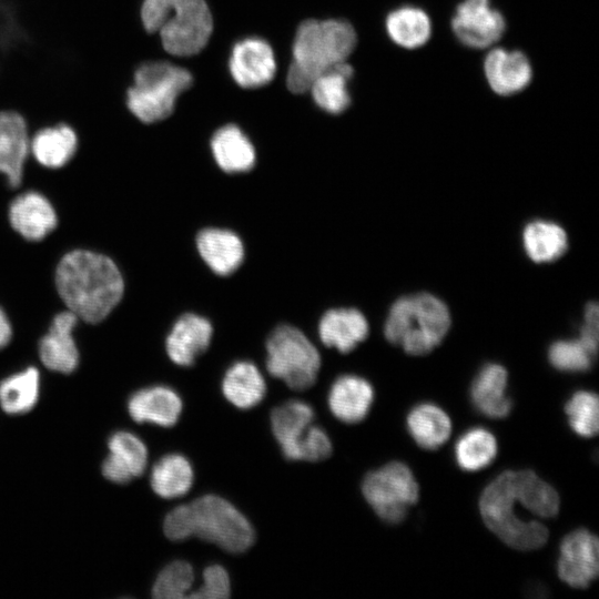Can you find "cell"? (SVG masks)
<instances>
[{"label": "cell", "mask_w": 599, "mask_h": 599, "mask_svg": "<svg viewBox=\"0 0 599 599\" xmlns=\"http://www.w3.org/2000/svg\"><path fill=\"white\" fill-rule=\"evenodd\" d=\"M55 283L69 311L92 324L103 321L124 292V282L114 262L85 250L72 251L61 258Z\"/></svg>", "instance_id": "6da1fadb"}, {"label": "cell", "mask_w": 599, "mask_h": 599, "mask_svg": "<svg viewBox=\"0 0 599 599\" xmlns=\"http://www.w3.org/2000/svg\"><path fill=\"white\" fill-rule=\"evenodd\" d=\"M164 534L174 541L195 536L229 552H243L254 541L248 520L227 500L206 495L171 510Z\"/></svg>", "instance_id": "7a4b0ae2"}, {"label": "cell", "mask_w": 599, "mask_h": 599, "mask_svg": "<svg viewBox=\"0 0 599 599\" xmlns=\"http://www.w3.org/2000/svg\"><path fill=\"white\" fill-rule=\"evenodd\" d=\"M355 44V30L346 21H304L294 40L287 88L294 93L308 91L317 77L345 62Z\"/></svg>", "instance_id": "3957f363"}, {"label": "cell", "mask_w": 599, "mask_h": 599, "mask_svg": "<svg viewBox=\"0 0 599 599\" xmlns=\"http://www.w3.org/2000/svg\"><path fill=\"white\" fill-rule=\"evenodd\" d=\"M141 20L146 31L159 32L166 52L179 57L199 53L213 30L204 0H144Z\"/></svg>", "instance_id": "277c9868"}, {"label": "cell", "mask_w": 599, "mask_h": 599, "mask_svg": "<svg viewBox=\"0 0 599 599\" xmlns=\"http://www.w3.org/2000/svg\"><path fill=\"white\" fill-rule=\"evenodd\" d=\"M450 325L447 306L437 297L419 293L404 296L392 306L386 323V338L410 355L432 352Z\"/></svg>", "instance_id": "5b68a950"}, {"label": "cell", "mask_w": 599, "mask_h": 599, "mask_svg": "<svg viewBox=\"0 0 599 599\" xmlns=\"http://www.w3.org/2000/svg\"><path fill=\"white\" fill-rule=\"evenodd\" d=\"M192 83L191 73L169 62L152 61L140 65L126 93L129 110L142 122L167 118L176 98Z\"/></svg>", "instance_id": "8992f818"}, {"label": "cell", "mask_w": 599, "mask_h": 599, "mask_svg": "<svg viewBox=\"0 0 599 599\" xmlns=\"http://www.w3.org/2000/svg\"><path fill=\"white\" fill-rule=\"evenodd\" d=\"M479 510L486 526L511 548L534 550L548 539V530L542 524L525 521L516 515L510 470L500 474L484 489Z\"/></svg>", "instance_id": "52a82bcc"}, {"label": "cell", "mask_w": 599, "mask_h": 599, "mask_svg": "<svg viewBox=\"0 0 599 599\" xmlns=\"http://www.w3.org/2000/svg\"><path fill=\"white\" fill-rule=\"evenodd\" d=\"M266 352L268 373L290 388L304 390L316 382L321 356L296 327L286 324L276 327L267 339Z\"/></svg>", "instance_id": "ba28073f"}, {"label": "cell", "mask_w": 599, "mask_h": 599, "mask_svg": "<svg viewBox=\"0 0 599 599\" xmlns=\"http://www.w3.org/2000/svg\"><path fill=\"white\" fill-rule=\"evenodd\" d=\"M362 491L378 517L389 524L400 522L419 494L413 473L398 461L369 473L363 480Z\"/></svg>", "instance_id": "9c48e42d"}, {"label": "cell", "mask_w": 599, "mask_h": 599, "mask_svg": "<svg viewBox=\"0 0 599 599\" xmlns=\"http://www.w3.org/2000/svg\"><path fill=\"white\" fill-rule=\"evenodd\" d=\"M506 27L502 14L489 0H465L458 4L451 20L456 38L466 47L484 49L495 43Z\"/></svg>", "instance_id": "30bf717a"}, {"label": "cell", "mask_w": 599, "mask_h": 599, "mask_svg": "<svg viewBox=\"0 0 599 599\" xmlns=\"http://www.w3.org/2000/svg\"><path fill=\"white\" fill-rule=\"evenodd\" d=\"M598 539L587 529L567 535L560 545L559 578L573 588H586L599 571Z\"/></svg>", "instance_id": "8fae6325"}, {"label": "cell", "mask_w": 599, "mask_h": 599, "mask_svg": "<svg viewBox=\"0 0 599 599\" xmlns=\"http://www.w3.org/2000/svg\"><path fill=\"white\" fill-rule=\"evenodd\" d=\"M276 63L271 45L262 39L248 38L237 42L230 58V71L243 88L267 84L275 74Z\"/></svg>", "instance_id": "7c38bea8"}, {"label": "cell", "mask_w": 599, "mask_h": 599, "mask_svg": "<svg viewBox=\"0 0 599 599\" xmlns=\"http://www.w3.org/2000/svg\"><path fill=\"white\" fill-rule=\"evenodd\" d=\"M78 316L71 311L55 315L48 334L41 339L39 354L42 363L51 370L69 374L79 363V353L72 337Z\"/></svg>", "instance_id": "4fadbf2b"}, {"label": "cell", "mask_w": 599, "mask_h": 599, "mask_svg": "<svg viewBox=\"0 0 599 599\" xmlns=\"http://www.w3.org/2000/svg\"><path fill=\"white\" fill-rule=\"evenodd\" d=\"M109 451L102 464V473L108 480L126 484L143 474L148 463V449L132 433H114L109 439Z\"/></svg>", "instance_id": "5bb4252c"}, {"label": "cell", "mask_w": 599, "mask_h": 599, "mask_svg": "<svg viewBox=\"0 0 599 599\" xmlns=\"http://www.w3.org/2000/svg\"><path fill=\"white\" fill-rule=\"evenodd\" d=\"M484 70L489 87L500 95L520 92L532 77L528 58L517 50H491L485 59Z\"/></svg>", "instance_id": "9a60e30c"}, {"label": "cell", "mask_w": 599, "mask_h": 599, "mask_svg": "<svg viewBox=\"0 0 599 599\" xmlns=\"http://www.w3.org/2000/svg\"><path fill=\"white\" fill-rule=\"evenodd\" d=\"M313 419V408L301 400H290L272 410V430L287 459L300 460L301 447Z\"/></svg>", "instance_id": "2e32d148"}, {"label": "cell", "mask_w": 599, "mask_h": 599, "mask_svg": "<svg viewBox=\"0 0 599 599\" xmlns=\"http://www.w3.org/2000/svg\"><path fill=\"white\" fill-rule=\"evenodd\" d=\"M211 323L196 314H184L166 338V352L180 366H191L206 351L212 337Z\"/></svg>", "instance_id": "e0dca14e"}, {"label": "cell", "mask_w": 599, "mask_h": 599, "mask_svg": "<svg viewBox=\"0 0 599 599\" xmlns=\"http://www.w3.org/2000/svg\"><path fill=\"white\" fill-rule=\"evenodd\" d=\"M11 226L29 241H40L57 226V214L51 203L38 192L17 196L9 210Z\"/></svg>", "instance_id": "ac0fdd59"}, {"label": "cell", "mask_w": 599, "mask_h": 599, "mask_svg": "<svg viewBox=\"0 0 599 599\" xmlns=\"http://www.w3.org/2000/svg\"><path fill=\"white\" fill-rule=\"evenodd\" d=\"M29 148L23 118L12 111L0 112V172L6 174L11 187L21 182Z\"/></svg>", "instance_id": "d6986e66"}, {"label": "cell", "mask_w": 599, "mask_h": 599, "mask_svg": "<svg viewBox=\"0 0 599 599\" xmlns=\"http://www.w3.org/2000/svg\"><path fill=\"white\" fill-rule=\"evenodd\" d=\"M131 417L138 423L173 426L182 412L179 395L165 386H153L134 393L128 403Z\"/></svg>", "instance_id": "ffe728a7"}, {"label": "cell", "mask_w": 599, "mask_h": 599, "mask_svg": "<svg viewBox=\"0 0 599 599\" xmlns=\"http://www.w3.org/2000/svg\"><path fill=\"white\" fill-rule=\"evenodd\" d=\"M373 397V388L366 379L354 375H344L332 385L328 394V406L337 419L353 424L366 417Z\"/></svg>", "instance_id": "44dd1931"}, {"label": "cell", "mask_w": 599, "mask_h": 599, "mask_svg": "<svg viewBox=\"0 0 599 599\" xmlns=\"http://www.w3.org/2000/svg\"><path fill=\"white\" fill-rule=\"evenodd\" d=\"M318 334L326 346L347 353L366 338L368 323L355 308L331 309L323 315Z\"/></svg>", "instance_id": "7402d4cb"}, {"label": "cell", "mask_w": 599, "mask_h": 599, "mask_svg": "<svg viewBox=\"0 0 599 599\" xmlns=\"http://www.w3.org/2000/svg\"><path fill=\"white\" fill-rule=\"evenodd\" d=\"M507 372L497 364L485 365L476 375L470 398L475 408L490 418H504L511 410V400L506 395Z\"/></svg>", "instance_id": "603a6c76"}, {"label": "cell", "mask_w": 599, "mask_h": 599, "mask_svg": "<svg viewBox=\"0 0 599 599\" xmlns=\"http://www.w3.org/2000/svg\"><path fill=\"white\" fill-rule=\"evenodd\" d=\"M196 245L209 267L222 276L233 273L244 257L241 238L227 230L205 229L199 233Z\"/></svg>", "instance_id": "cb8c5ba5"}, {"label": "cell", "mask_w": 599, "mask_h": 599, "mask_svg": "<svg viewBox=\"0 0 599 599\" xmlns=\"http://www.w3.org/2000/svg\"><path fill=\"white\" fill-rule=\"evenodd\" d=\"M211 148L216 163L225 172H246L254 166V146L235 125L219 129L212 138Z\"/></svg>", "instance_id": "d4e9b609"}, {"label": "cell", "mask_w": 599, "mask_h": 599, "mask_svg": "<svg viewBox=\"0 0 599 599\" xmlns=\"http://www.w3.org/2000/svg\"><path fill=\"white\" fill-rule=\"evenodd\" d=\"M222 390L226 399L234 406L247 409L263 399L266 385L254 364L237 362L225 373Z\"/></svg>", "instance_id": "484cf974"}, {"label": "cell", "mask_w": 599, "mask_h": 599, "mask_svg": "<svg viewBox=\"0 0 599 599\" xmlns=\"http://www.w3.org/2000/svg\"><path fill=\"white\" fill-rule=\"evenodd\" d=\"M77 146V134L65 124L40 130L30 143L35 160L51 169L67 164L74 155Z\"/></svg>", "instance_id": "4316f807"}, {"label": "cell", "mask_w": 599, "mask_h": 599, "mask_svg": "<svg viewBox=\"0 0 599 599\" xmlns=\"http://www.w3.org/2000/svg\"><path fill=\"white\" fill-rule=\"evenodd\" d=\"M407 428L419 447L436 449L448 439L451 424L447 414L438 406L420 404L409 412Z\"/></svg>", "instance_id": "83f0119b"}, {"label": "cell", "mask_w": 599, "mask_h": 599, "mask_svg": "<svg viewBox=\"0 0 599 599\" xmlns=\"http://www.w3.org/2000/svg\"><path fill=\"white\" fill-rule=\"evenodd\" d=\"M512 485L516 498L532 515L551 518L558 514V494L534 471H512Z\"/></svg>", "instance_id": "f1b7e54d"}, {"label": "cell", "mask_w": 599, "mask_h": 599, "mask_svg": "<svg viewBox=\"0 0 599 599\" xmlns=\"http://www.w3.org/2000/svg\"><path fill=\"white\" fill-rule=\"evenodd\" d=\"M386 30L389 38L399 47L416 49L429 40L432 23L425 11L406 6L387 16Z\"/></svg>", "instance_id": "f546056e"}, {"label": "cell", "mask_w": 599, "mask_h": 599, "mask_svg": "<svg viewBox=\"0 0 599 599\" xmlns=\"http://www.w3.org/2000/svg\"><path fill=\"white\" fill-rule=\"evenodd\" d=\"M353 75L352 67L342 62L317 77L308 91L315 103L329 113H341L351 103L347 83Z\"/></svg>", "instance_id": "4dcf8cb0"}, {"label": "cell", "mask_w": 599, "mask_h": 599, "mask_svg": "<svg viewBox=\"0 0 599 599\" xmlns=\"http://www.w3.org/2000/svg\"><path fill=\"white\" fill-rule=\"evenodd\" d=\"M193 484V469L182 455L171 454L162 457L152 468L151 486L163 498L185 495Z\"/></svg>", "instance_id": "1f68e13d"}, {"label": "cell", "mask_w": 599, "mask_h": 599, "mask_svg": "<svg viewBox=\"0 0 599 599\" xmlns=\"http://www.w3.org/2000/svg\"><path fill=\"white\" fill-rule=\"evenodd\" d=\"M524 246L535 262H551L561 256L567 248L566 232L557 224L547 221L529 223L522 234Z\"/></svg>", "instance_id": "d6a6232c"}, {"label": "cell", "mask_w": 599, "mask_h": 599, "mask_svg": "<svg viewBox=\"0 0 599 599\" xmlns=\"http://www.w3.org/2000/svg\"><path fill=\"white\" fill-rule=\"evenodd\" d=\"M39 398V372L35 367L7 377L0 383V406L11 415L24 414Z\"/></svg>", "instance_id": "836d02e7"}, {"label": "cell", "mask_w": 599, "mask_h": 599, "mask_svg": "<svg viewBox=\"0 0 599 599\" xmlns=\"http://www.w3.org/2000/svg\"><path fill=\"white\" fill-rule=\"evenodd\" d=\"M497 454V443L491 433L484 428L466 432L456 443L455 458L458 466L476 471L488 466Z\"/></svg>", "instance_id": "e575fe53"}, {"label": "cell", "mask_w": 599, "mask_h": 599, "mask_svg": "<svg viewBox=\"0 0 599 599\" xmlns=\"http://www.w3.org/2000/svg\"><path fill=\"white\" fill-rule=\"evenodd\" d=\"M566 414L572 430L582 437H592L598 433L599 404L591 392L580 390L566 404Z\"/></svg>", "instance_id": "d590c367"}, {"label": "cell", "mask_w": 599, "mask_h": 599, "mask_svg": "<svg viewBox=\"0 0 599 599\" xmlns=\"http://www.w3.org/2000/svg\"><path fill=\"white\" fill-rule=\"evenodd\" d=\"M194 580V572L186 561H173L158 576L152 596L158 599H181L187 596Z\"/></svg>", "instance_id": "8d00e7d4"}, {"label": "cell", "mask_w": 599, "mask_h": 599, "mask_svg": "<svg viewBox=\"0 0 599 599\" xmlns=\"http://www.w3.org/2000/svg\"><path fill=\"white\" fill-rule=\"evenodd\" d=\"M596 354L579 338L555 342L548 352L551 365L564 372H583L590 368Z\"/></svg>", "instance_id": "74e56055"}, {"label": "cell", "mask_w": 599, "mask_h": 599, "mask_svg": "<svg viewBox=\"0 0 599 599\" xmlns=\"http://www.w3.org/2000/svg\"><path fill=\"white\" fill-rule=\"evenodd\" d=\"M231 585L226 570L219 565L207 567L203 572V585L196 591L189 593L190 598L225 599L230 597Z\"/></svg>", "instance_id": "f35d334b"}, {"label": "cell", "mask_w": 599, "mask_h": 599, "mask_svg": "<svg viewBox=\"0 0 599 599\" xmlns=\"http://www.w3.org/2000/svg\"><path fill=\"white\" fill-rule=\"evenodd\" d=\"M332 453V443L327 434L319 427L311 425L302 444L300 460L319 461Z\"/></svg>", "instance_id": "ab89813d"}, {"label": "cell", "mask_w": 599, "mask_h": 599, "mask_svg": "<svg viewBox=\"0 0 599 599\" xmlns=\"http://www.w3.org/2000/svg\"><path fill=\"white\" fill-rule=\"evenodd\" d=\"M579 339L595 354L598 348V305L590 303L585 311V321Z\"/></svg>", "instance_id": "60d3db41"}, {"label": "cell", "mask_w": 599, "mask_h": 599, "mask_svg": "<svg viewBox=\"0 0 599 599\" xmlns=\"http://www.w3.org/2000/svg\"><path fill=\"white\" fill-rule=\"evenodd\" d=\"M11 337L12 329L10 323L3 311L0 308V349L9 344Z\"/></svg>", "instance_id": "b9f144b4"}]
</instances>
